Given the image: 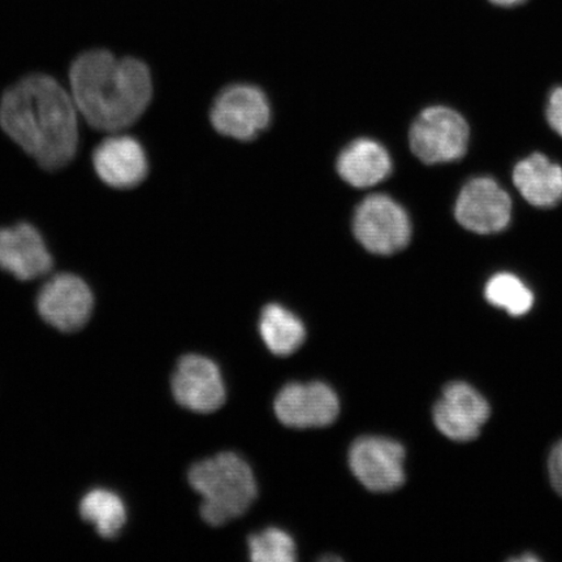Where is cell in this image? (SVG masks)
Instances as JSON below:
<instances>
[{"label": "cell", "instance_id": "1", "mask_svg": "<svg viewBox=\"0 0 562 562\" xmlns=\"http://www.w3.org/2000/svg\"><path fill=\"white\" fill-rule=\"evenodd\" d=\"M0 126L47 171L61 170L76 157L77 108L52 76H25L7 89L0 101Z\"/></svg>", "mask_w": 562, "mask_h": 562}, {"label": "cell", "instance_id": "2", "mask_svg": "<svg viewBox=\"0 0 562 562\" xmlns=\"http://www.w3.org/2000/svg\"><path fill=\"white\" fill-rule=\"evenodd\" d=\"M69 83L77 111L97 131L116 133L135 124L151 102L149 67L136 58L90 50L75 59Z\"/></svg>", "mask_w": 562, "mask_h": 562}, {"label": "cell", "instance_id": "3", "mask_svg": "<svg viewBox=\"0 0 562 562\" xmlns=\"http://www.w3.org/2000/svg\"><path fill=\"white\" fill-rule=\"evenodd\" d=\"M189 483L201 495V516L211 526H222L244 515L257 498L256 476L243 457L223 452L196 462Z\"/></svg>", "mask_w": 562, "mask_h": 562}, {"label": "cell", "instance_id": "4", "mask_svg": "<svg viewBox=\"0 0 562 562\" xmlns=\"http://www.w3.org/2000/svg\"><path fill=\"white\" fill-rule=\"evenodd\" d=\"M469 125L459 112L432 105L420 112L409 132L411 149L422 164H449L465 156Z\"/></svg>", "mask_w": 562, "mask_h": 562}, {"label": "cell", "instance_id": "5", "mask_svg": "<svg viewBox=\"0 0 562 562\" xmlns=\"http://www.w3.org/2000/svg\"><path fill=\"white\" fill-rule=\"evenodd\" d=\"M353 232L372 255L392 256L409 245L412 223L405 209L390 195L372 194L357 207Z\"/></svg>", "mask_w": 562, "mask_h": 562}, {"label": "cell", "instance_id": "6", "mask_svg": "<svg viewBox=\"0 0 562 562\" xmlns=\"http://www.w3.org/2000/svg\"><path fill=\"white\" fill-rule=\"evenodd\" d=\"M271 109L263 91L238 83L224 89L211 109V123L221 135L250 140L269 126Z\"/></svg>", "mask_w": 562, "mask_h": 562}, {"label": "cell", "instance_id": "7", "mask_svg": "<svg viewBox=\"0 0 562 562\" xmlns=\"http://www.w3.org/2000/svg\"><path fill=\"white\" fill-rule=\"evenodd\" d=\"M41 318L61 333L79 331L94 311V294L87 281L75 273H56L42 286L37 297Z\"/></svg>", "mask_w": 562, "mask_h": 562}, {"label": "cell", "instance_id": "8", "mask_svg": "<svg viewBox=\"0 0 562 562\" xmlns=\"http://www.w3.org/2000/svg\"><path fill=\"white\" fill-rule=\"evenodd\" d=\"M405 449L382 437H362L350 447L349 467L363 487L385 494L405 483Z\"/></svg>", "mask_w": 562, "mask_h": 562}, {"label": "cell", "instance_id": "9", "mask_svg": "<svg viewBox=\"0 0 562 562\" xmlns=\"http://www.w3.org/2000/svg\"><path fill=\"white\" fill-rule=\"evenodd\" d=\"M454 216L460 226L474 234H498L509 226L512 200L496 180L475 178L462 188Z\"/></svg>", "mask_w": 562, "mask_h": 562}, {"label": "cell", "instance_id": "10", "mask_svg": "<svg viewBox=\"0 0 562 562\" xmlns=\"http://www.w3.org/2000/svg\"><path fill=\"white\" fill-rule=\"evenodd\" d=\"M273 411L288 427H327L339 417L340 402L325 383H291L278 393Z\"/></svg>", "mask_w": 562, "mask_h": 562}, {"label": "cell", "instance_id": "11", "mask_svg": "<svg viewBox=\"0 0 562 562\" xmlns=\"http://www.w3.org/2000/svg\"><path fill=\"white\" fill-rule=\"evenodd\" d=\"M490 414L487 400L463 382L447 384L441 398L434 406L435 426L446 438L459 442L480 437Z\"/></svg>", "mask_w": 562, "mask_h": 562}, {"label": "cell", "instance_id": "12", "mask_svg": "<svg viewBox=\"0 0 562 562\" xmlns=\"http://www.w3.org/2000/svg\"><path fill=\"white\" fill-rule=\"evenodd\" d=\"M172 393L176 402L195 413H213L227 397L220 368L200 355L181 358L172 376Z\"/></svg>", "mask_w": 562, "mask_h": 562}, {"label": "cell", "instance_id": "13", "mask_svg": "<svg viewBox=\"0 0 562 562\" xmlns=\"http://www.w3.org/2000/svg\"><path fill=\"white\" fill-rule=\"evenodd\" d=\"M54 258L41 232L31 223L0 227V269L21 281L47 276Z\"/></svg>", "mask_w": 562, "mask_h": 562}, {"label": "cell", "instance_id": "14", "mask_svg": "<svg viewBox=\"0 0 562 562\" xmlns=\"http://www.w3.org/2000/svg\"><path fill=\"white\" fill-rule=\"evenodd\" d=\"M94 170L105 186L115 189L136 188L149 172L144 146L135 137L112 135L93 153Z\"/></svg>", "mask_w": 562, "mask_h": 562}, {"label": "cell", "instance_id": "15", "mask_svg": "<svg viewBox=\"0 0 562 562\" xmlns=\"http://www.w3.org/2000/svg\"><path fill=\"white\" fill-rule=\"evenodd\" d=\"M337 172L351 187L371 188L389 178L392 159L376 140L358 138L341 151L337 159Z\"/></svg>", "mask_w": 562, "mask_h": 562}, {"label": "cell", "instance_id": "16", "mask_svg": "<svg viewBox=\"0 0 562 562\" xmlns=\"http://www.w3.org/2000/svg\"><path fill=\"white\" fill-rule=\"evenodd\" d=\"M513 181L532 206L551 209L562 200V167L543 154H532L519 161L513 171Z\"/></svg>", "mask_w": 562, "mask_h": 562}, {"label": "cell", "instance_id": "17", "mask_svg": "<svg viewBox=\"0 0 562 562\" xmlns=\"http://www.w3.org/2000/svg\"><path fill=\"white\" fill-rule=\"evenodd\" d=\"M259 333L271 353L286 357L305 341L306 329L299 316L279 304L267 305L259 319Z\"/></svg>", "mask_w": 562, "mask_h": 562}, {"label": "cell", "instance_id": "18", "mask_svg": "<svg viewBox=\"0 0 562 562\" xmlns=\"http://www.w3.org/2000/svg\"><path fill=\"white\" fill-rule=\"evenodd\" d=\"M80 516L91 524L102 538L119 536L126 524V509L121 497L108 490H94L83 496Z\"/></svg>", "mask_w": 562, "mask_h": 562}, {"label": "cell", "instance_id": "19", "mask_svg": "<svg viewBox=\"0 0 562 562\" xmlns=\"http://www.w3.org/2000/svg\"><path fill=\"white\" fill-rule=\"evenodd\" d=\"M484 296L491 305L502 307L512 316L529 313L533 305V294L524 281L513 273L501 272L488 280Z\"/></svg>", "mask_w": 562, "mask_h": 562}, {"label": "cell", "instance_id": "20", "mask_svg": "<svg viewBox=\"0 0 562 562\" xmlns=\"http://www.w3.org/2000/svg\"><path fill=\"white\" fill-rule=\"evenodd\" d=\"M249 550L251 561L256 562H293L297 559L293 538L276 527L251 536Z\"/></svg>", "mask_w": 562, "mask_h": 562}, {"label": "cell", "instance_id": "21", "mask_svg": "<svg viewBox=\"0 0 562 562\" xmlns=\"http://www.w3.org/2000/svg\"><path fill=\"white\" fill-rule=\"evenodd\" d=\"M547 121L551 128L562 137V87L554 89L550 95L547 105Z\"/></svg>", "mask_w": 562, "mask_h": 562}, {"label": "cell", "instance_id": "22", "mask_svg": "<svg viewBox=\"0 0 562 562\" xmlns=\"http://www.w3.org/2000/svg\"><path fill=\"white\" fill-rule=\"evenodd\" d=\"M548 472L554 491L562 497V440L552 448L548 460Z\"/></svg>", "mask_w": 562, "mask_h": 562}, {"label": "cell", "instance_id": "23", "mask_svg": "<svg viewBox=\"0 0 562 562\" xmlns=\"http://www.w3.org/2000/svg\"><path fill=\"white\" fill-rule=\"evenodd\" d=\"M488 2L501 7V9H516V7L525 4L527 0H488Z\"/></svg>", "mask_w": 562, "mask_h": 562}]
</instances>
